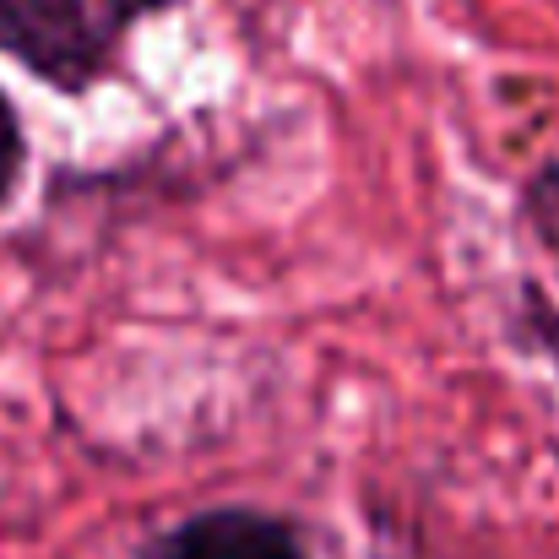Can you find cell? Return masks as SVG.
Returning a JSON list of instances; mask_svg holds the SVG:
<instances>
[{
  "mask_svg": "<svg viewBox=\"0 0 559 559\" xmlns=\"http://www.w3.org/2000/svg\"><path fill=\"white\" fill-rule=\"evenodd\" d=\"M27 164H33V142H27V126L11 104V93L0 87V212L16 206V195L27 186Z\"/></svg>",
  "mask_w": 559,
  "mask_h": 559,
  "instance_id": "277c9868",
  "label": "cell"
},
{
  "mask_svg": "<svg viewBox=\"0 0 559 559\" xmlns=\"http://www.w3.org/2000/svg\"><path fill=\"white\" fill-rule=\"evenodd\" d=\"M131 559H316L299 522L266 506L223 500L147 533Z\"/></svg>",
  "mask_w": 559,
  "mask_h": 559,
  "instance_id": "7a4b0ae2",
  "label": "cell"
},
{
  "mask_svg": "<svg viewBox=\"0 0 559 559\" xmlns=\"http://www.w3.org/2000/svg\"><path fill=\"white\" fill-rule=\"evenodd\" d=\"M180 0H0V55L55 98H93L126 76L131 44Z\"/></svg>",
  "mask_w": 559,
  "mask_h": 559,
  "instance_id": "6da1fadb",
  "label": "cell"
},
{
  "mask_svg": "<svg viewBox=\"0 0 559 559\" xmlns=\"http://www.w3.org/2000/svg\"><path fill=\"white\" fill-rule=\"evenodd\" d=\"M516 223L533 234V245L544 255L559 261V153L538 158L533 175L522 180V190H516Z\"/></svg>",
  "mask_w": 559,
  "mask_h": 559,
  "instance_id": "3957f363",
  "label": "cell"
}]
</instances>
